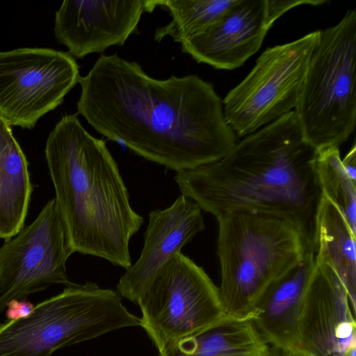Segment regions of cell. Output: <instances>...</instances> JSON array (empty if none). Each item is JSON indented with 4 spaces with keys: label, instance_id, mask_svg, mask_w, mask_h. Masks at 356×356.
<instances>
[{
    "label": "cell",
    "instance_id": "cell-4",
    "mask_svg": "<svg viewBox=\"0 0 356 356\" xmlns=\"http://www.w3.org/2000/svg\"><path fill=\"white\" fill-rule=\"evenodd\" d=\"M216 219L222 303L227 315L249 318L266 287L314 252L298 229L281 216L234 211Z\"/></svg>",
    "mask_w": 356,
    "mask_h": 356
},
{
    "label": "cell",
    "instance_id": "cell-12",
    "mask_svg": "<svg viewBox=\"0 0 356 356\" xmlns=\"http://www.w3.org/2000/svg\"><path fill=\"white\" fill-rule=\"evenodd\" d=\"M354 343L355 313L347 291L333 269L315 261L300 314L297 348L309 356H345Z\"/></svg>",
    "mask_w": 356,
    "mask_h": 356
},
{
    "label": "cell",
    "instance_id": "cell-13",
    "mask_svg": "<svg viewBox=\"0 0 356 356\" xmlns=\"http://www.w3.org/2000/svg\"><path fill=\"white\" fill-rule=\"evenodd\" d=\"M145 11V0L64 1L56 12L54 35L72 57L82 58L123 45Z\"/></svg>",
    "mask_w": 356,
    "mask_h": 356
},
{
    "label": "cell",
    "instance_id": "cell-21",
    "mask_svg": "<svg viewBox=\"0 0 356 356\" xmlns=\"http://www.w3.org/2000/svg\"><path fill=\"white\" fill-rule=\"evenodd\" d=\"M34 307L26 298L14 299L7 303L5 316L8 321L24 318L30 314Z\"/></svg>",
    "mask_w": 356,
    "mask_h": 356
},
{
    "label": "cell",
    "instance_id": "cell-10",
    "mask_svg": "<svg viewBox=\"0 0 356 356\" xmlns=\"http://www.w3.org/2000/svg\"><path fill=\"white\" fill-rule=\"evenodd\" d=\"M54 198L35 219L0 248V312L7 303L45 290L71 284L66 262L74 253Z\"/></svg>",
    "mask_w": 356,
    "mask_h": 356
},
{
    "label": "cell",
    "instance_id": "cell-5",
    "mask_svg": "<svg viewBox=\"0 0 356 356\" xmlns=\"http://www.w3.org/2000/svg\"><path fill=\"white\" fill-rule=\"evenodd\" d=\"M134 326H140V318L117 291L72 282L27 316L0 324V356H51L63 347Z\"/></svg>",
    "mask_w": 356,
    "mask_h": 356
},
{
    "label": "cell",
    "instance_id": "cell-20",
    "mask_svg": "<svg viewBox=\"0 0 356 356\" xmlns=\"http://www.w3.org/2000/svg\"><path fill=\"white\" fill-rule=\"evenodd\" d=\"M316 167L323 195L339 209L356 236V183L342 165L339 147L317 150Z\"/></svg>",
    "mask_w": 356,
    "mask_h": 356
},
{
    "label": "cell",
    "instance_id": "cell-19",
    "mask_svg": "<svg viewBox=\"0 0 356 356\" xmlns=\"http://www.w3.org/2000/svg\"><path fill=\"white\" fill-rule=\"evenodd\" d=\"M237 0H145L146 11L156 7L170 12L172 19L156 29L154 38L160 42L170 36L177 42L195 37L217 22Z\"/></svg>",
    "mask_w": 356,
    "mask_h": 356
},
{
    "label": "cell",
    "instance_id": "cell-17",
    "mask_svg": "<svg viewBox=\"0 0 356 356\" xmlns=\"http://www.w3.org/2000/svg\"><path fill=\"white\" fill-rule=\"evenodd\" d=\"M32 191L26 156L0 117V238L7 241L24 227Z\"/></svg>",
    "mask_w": 356,
    "mask_h": 356
},
{
    "label": "cell",
    "instance_id": "cell-3",
    "mask_svg": "<svg viewBox=\"0 0 356 356\" xmlns=\"http://www.w3.org/2000/svg\"><path fill=\"white\" fill-rule=\"evenodd\" d=\"M45 158L75 252L131 267L129 241L143 224L106 143L76 114L63 115L49 135Z\"/></svg>",
    "mask_w": 356,
    "mask_h": 356
},
{
    "label": "cell",
    "instance_id": "cell-23",
    "mask_svg": "<svg viewBox=\"0 0 356 356\" xmlns=\"http://www.w3.org/2000/svg\"><path fill=\"white\" fill-rule=\"evenodd\" d=\"M273 356H309L297 348L279 349L273 347Z\"/></svg>",
    "mask_w": 356,
    "mask_h": 356
},
{
    "label": "cell",
    "instance_id": "cell-2",
    "mask_svg": "<svg viewBox=\"0 0 356 356\" xmlns=\"http://www.w3.org/2000/svg\"><path fill=\"white\" fill-rule=\"evenodd\" d=\"M316 155L293 111L245 136L219 160L177 172L175 181L182 195L216 218L250 211L288 220L316 252L323 195Z\"/></svg>",
    "mask_w": 356,
    "mask_h": 356
},
{
    "label": "cell",
    "instance_id": "cell-18",
    "mask_svg": "<svg viewBox=\"0 0 356 356\" xmlns=\"http://www.w3.org/2000/svg\"><path fill=\"white\" fill-rule=\"evenodd\" d=\"M355 238L345 218L324 195L319 205L315 261L330 266L343 284L353 311H356Z\"/></svg>",
    "mask_w": 356,
    "mask_h": 356
},
{
    "label": "cell",
    "instance_id": "cell-9",
    "mask_svg": "<svg viewBox=\"0 0 356 356\" xmlns=\"http://www.w3.org/2000/svg\"><path fill=\"white\" fill-rule=\"evenodd\" d=\"M79 68L68 52L54 49L0 51V117L10 127L33 129L78 83Z\"/></svg>",
    "mask_w": 356,
    "mask_h": 356
},
{
    "label": "cell",
    "instance_id": "cell-7",
    "mask_svg": "<svg viewBox=\"0 0 356 356\" xmlns=\"http://www.w3.org/2000/svg\"><path fill=\"white\" fill-rule=\"evenodd\" d=\"M137 304L142 313L140 326L159 353L226 315L219 288L181 252L160 269Z\"/></svg>",
    "mask_w": 356,
    "mask_h": 356
},
{
    "label": "cell",
    "instance_id": "cell-16",
    "mask_svg": "<svg viewBox=\"0 0 356 356\" xmlns=\"http://www.w3.org/2000/svg\"><path fill=\"white\" fill-rule=\"evenodd\" d=\"M159 353V356H273V347L262 339L250 318L226 314Z\"/></svg>",
    "mask_w": 356,
    "mask_h": 356
},
{
    "label": "cell",
    "instance_id": "cell-11",
    "mask_svg": "<svg viewBox=\"0 0 356 356\" xmlns=\"http://www.w3.org/2000/svg\"><path fill=\"white\" fill-rule=\"evenodd\" d=\"M327 0H237L201 34L181 44L197 63L221 70L241 66L260 49L275 22L291 9Z\"/></svg>",
    "mask_w": 356,
    "mask_h": 356
},
{
    "label": "cell",
    "instance_id": "cell-8",
    "mask_svg": "<svg viewBox=\"0 0 356 356\" xmlns=\"http://www.w3.org/2000/svg\"><path fill=\"white\" fill-rule=\"evenodd\" d=\"M320 30L267 48L245 78L223 99L228 125L239 137L250 135L293 111Z\"/></svg>",
    "mask_w": 356,
    "mask_h": 356
},
{
    "label": "cell",
    "instance_id": "cell-24",
    "mask_svg": "<svg viewBox=\"0 0 356 356\" xmlns=\"http://www.w3.org/2000/svg\"><path fill=\"white\" fill-rule=\"evenodd\" d=\"M356 343H354L348 349L345 356H355Z\"/></svg>",
    "mask_w": 356,
    "mask_h": 356
},
{
    "label": "cell",
    "instance_id": "cell-22",
    "mask_svg": "<svg viewBox=\"0 0 356 356\" xmlns=\"http://www.w3.org/2000/svg\"><path fill=\"white\" fill-rule=\"evenodd\" d=\"M342 165L350 179L356 183V145L354 143L352 148L341 160Z\"/></svg>",
    "mask_w": 356,
    "mask_h": 356
},
{
    "label": "cell",
    "instance_id": "cell-14",
    "mask_svg": "<svg viewBox=\"0 0 356 356\" xmlns=\"http://www.w3.org/2000/svg\"><path fill=\"white\" fill-rule=\"evenodd\" d=\"M204 227L201 209L182 194L170 207L152 211L140 256L120 278L119 295L137 303L160 269Z\"/></svg>",
    "mask_w": 356,
    "mask_h": 356
},
{
    "label": "cell",
    "instance_id": "cell-15",
    "mask_svg": "<svg viewBox=\"0 0 356 356\" xmlns=\"http://www.w3.org/2000/svg\"><path fill=\"white\" fill-rule=\"evenodd\" d=\"M315 253L304 258L263 291L249 318L262 339L279 349L297 348L298 325Z\"/></svg>",
    "mask_w": 356,
    "mask_h": 356
},
{
    "label": "cell",
    "instance_id": "cell-6",
    "mask_svg": "<svg viewBox=\"0 0 356 356\" xmlns=\"http://www.w3.org/2000/svg\"><path fill=\"white\" fill-rule=\"evenodd\" d=\"M356 11L320 30L294 109L305 140L317 150L339 147L356 124Z\"/></svg>",
    "mask_w": 356,
    "mask_h": 356
},
{
    "label": "cell",
    "instance_id": "cell-1",
    "mask_svg": "<svg viewBox=\"0 0 356 356\" xmlns=\"http://www.w3.org/2000/svg\"><path fill=\"white\" fill-rule=\"evenodd\" d=\"M77 114L108 140L177 172L219 160L236 145L213 85L196 74L149 76L102 55L79 79Z\"/></svg>",
    "mask_w": 356,
    "mask_h": 356
}]
</instances>
